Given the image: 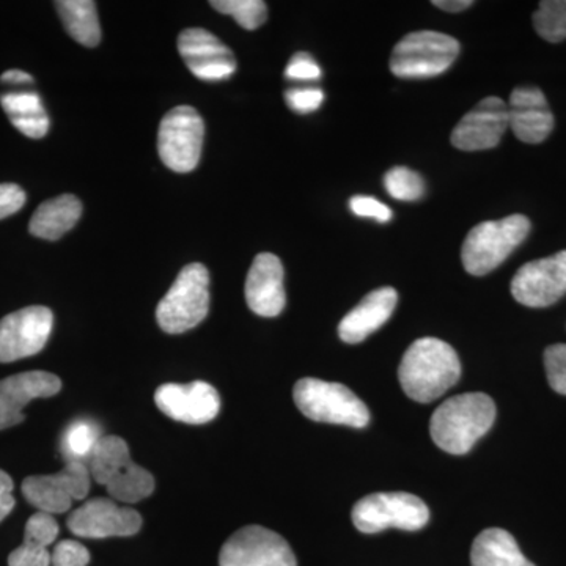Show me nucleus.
Returning a JSON list of instances; mask_svg holds the SVG:
<instances>
[{"label": "nucleus", "instance_id": "bb28decb", "mask_svg": "<svg viewBox=\"0 0 566 566\" xmlns=\"http://www.w3.org/2000/svg\"><path fill=\"white\" fill-rule=\"evenodd\" d=\"M534 28L549 43L566 40V0H545L539 3L534 13Z\"/></svg>", "mask_w": 566, "mask_h": 566}, {"label": "nucleus", "instance_id": "5701e85b", "mask_svg": "<svg viewBox=\"0 0 566 566\" xmlns=\"http://www.w3.org/2000/svg\"><path fill=\"white\" fill-rule=\"evenodd\" d=\"M0 104L11 125L31 139H41L50 132V117L39 93L10 92L0 96Z\"/></svg>", "mask_w": 566, "mask_h": 566}, {"label": "nucleus", "instance_id": "4be33fe9", "mask_svg": "<svg viewBox=\"0 0 566 566\" xmlns=\"http://www.w3.org/2000/svg\"><path fill=\"white\" fill-rule=\"evenodd\" d=\"M81 216V200L71 193H63L36 208L29 223V232L40 240L57 241L76 226Z\"/></svg>", "mask_w": 566, "mask_h": 566}, {"label": "nucleus", "instance_id": "393cba45", "mask_svg": "<svg viewBox=\"0 0 566 566\" xmlns=\"http://www.w3.org/2000/svg\"><path fill=\"white\" fill-rule=\"evenodd\" d=\"M55 9L61 14L63 25L71 39L82 46L93 48L102 41V25H99L96 3L92 0H61L55 2Z\"/></svg>", "mask_w": 566, "mask_h": 566}, {"label": "nucleus", "instance_id": "a211bd4d", "mask_svg": "<svg viewBox=\"0 0 566 566\" xmlns=\"http://www.w3.org/2000/svg\"><path fill=\"white\" fill-rule=\"evenodd\" d=\"M62 381L50 371H25L0 381V431L24 420L25 406L36 398H50L61 392Z\"/></svg>", "mask_w": 566, "mask_h": 566}, {"label": "nucleus", "instance_id": "20e7f679", "mask_svg": "<svg viewBox=\"0 0 566 566\" xmlns=\"http://www.w3.org/2000/svg\"><path fill=\"white\" fill-rule=\"evenodd\" d=\"M210 312V273L202 263L182 268L177 281L156 308L159 327L167 334L193 329Z\"/></svg>", "mask_w": 566, "mask_h": 566}, {"label": "nucleus", "instance_id": "0eeeda50", "mask_svg": "<svg viewBox=\"0 0 566 566\" xmlns=\"http://www.w3.org/2000/svg\"><path fill=\"white\" fill-rule=\"evenodd\" d=\"M460 54V43L453 36L434 31L406 35L394 48L390 70L403 80H427L446 73Z\"/></svg>", "mask_w": 566, "mask_h": 566}, {"label": "nucleus", "instance_id": "412c9836", "mask_svg": "<svg viewBox=\"0 0 566 566\" xmlns=\"http://www.w3.org/2000/svg\"><path fill=\"white\" fill-rule=\"evenodd\" d=\"M398 303L397 290L382 286L368 293L338 324V335L348 345L364 342L368 335L385 326Z\"/></svg>", "mask_w": 566, "mask_h": 566}, {"label": "nucleus", "instance_id": "aec40b11", "mask_svg": "<svg viewBox=\"0 0 566 566\" xmlns=\"http://www.w3.org/2000/svg\"><path fill=\"white\" fill-rule=\"evenodd\" d=\"M245 301L253 314L274 318L286 304L283 266L273 253H260L245 279Z\"/></svg>", "mask_w": 566, "mask_h": 566}, {"label": "nucleus", "instance_id": "58836bf2", "mask_svg": "<svg viewBox=\"0 0 566 566\" xmlns=\"http://www.w3.org/2000/svg\"><path fill=\"white\" fill-rule=\"evenodd\" d=\"M433 6L438 7V9L449 11V13H460V11L474 6V2H472V0H434Z\"/></svg>", "mask_w": 566, "mask_h": 566}, {"label": "nucleus", "instance_id": "6e6552de", "mask_svg": "<svg viewBox=\"0 0 566 566\" xmlns=\"http://www.w3.org/2000/svg\"><path fill=\"white\" fill-rule=\"evenodd\" d=\"M353 523L363 534H378L389 527L415 532L427 526L430 510L422 499L409 493L365 495L354 505Z\"/></svg>", "mask_w": 566, "mask_h": 566}, {"label": "nucleus", "instance_id": "f704fd0d", "mask_svg": "<svg viewBox=\"0 0 566 566\" xmlns=\"http://www.w3.org/2000/svg\"><path fill=\"white\" fill-rule=\"evenodd\" d=\"M285 76L290 81L314 82L322 77V69L311 54L297 52L286 65Z\"/></svg>", "mask_w": 566, "mask_h": 566}, {"label": "nucleus", "instance_id": "c85d7f7f", "mask_svg": "<svg viewBox=\"0 0 566 566\" xmlns=\"http://www.w3.org/2000/svg\"><path fill=\"white\" fill-rule=\"evenodd\" d=\"M386 191L397 200L415 202L422 199L424 181L419 174L408 167H394L385 177Z\"/></svg>", "mask_w": 566, "mask_h": 566}, {"label": "nucleus", "instance_id": "a878e982", "mask_svg": "<svg viewBox=\"0 0 566 566\" xmlns=\"http://www.w3.org/2000/svg\"><path fill=\"white\" fill-rule=\"evenodd\" d=\"M103 438L102 430L98 424L91 420H76L66 428L62 436L61 449L63 457L69 461H82L87 463L88 457L92 455L93 449Z\"/></svg>", "mask_w": 566, "mask_h": 566}, {"label": "nucleus", "instance_id": "1a4fd4ad", "mask_svg": "<svg viewBox=\"0 0 566 566\" xmlns=\"http://www.w3.org/2000/svg\"><path fill=\"white\" fill-rule=\"evenodd\" d=\"M203 134L199 112L191 106L175 107L167 112L159 125V158L174 172H192L202 156Z\"/></svg>", "mask_w": 566, "mask_h": 566}, {"label": "nucleus", "instance_id": "ddd939ff", "mask_svg": "<svg viewBox=\"0 0 566 566\" xmlns=\"http://www.w3.org/2000/svg\"><path fill=\"white\" fill-rule=\"evenodd\" d=\"M512 294L526 307L543 308L556 304L566 294V251L520 268L512 281Z\"/></svg>", "mask_w": 566, "mask_h": 566}, {"label": "nucleus", "instance_id": "c9c22d12", "mask_svg": "<svg viewBox=\"0 0 566 566\" xmlns=\"http://www.w3.org/2000/svg\"><path fill=\"white\" fill-rule=\"evenodd\" d=\"M349 208L359 218H371L378 222H389L392 211L387 205L379 202L374 197L356 196L349 200Z\"/></svg>", "mask_w": 566, "mask_h": 566}, {"label": "nucleus", "instance_id": "4468645a", "mask_svg": "<svg viewBox=\"0 0 566 566\" xmlns=\"http://www.w3.org/2000/svg\"><path fill=\"white\" fill-rule=\"evenodd\" d=\"M142 516L129 506L118 505L114 499L95 497L71 513V534L82 538H109L132 536L142 528Z\"/></svg>", "mask_w": 566, "mask_h": 566}, {"label": "nucleus", "instance_id": "39448f33", "mask_svg": "<svg viewBox=\"0 0 566 566\" xmlns=\"http://www.w3.org/2000/svg\"><path fill=\"white\" fill-rule=\"evenodd\" d=\"M528 232L531 221L523 214L479 223L464 240L461 251L464 270L472 275L490 274L526 240Z\"/></svg>", "mask_w": 566, "mask_h": 566}, {"label": "nucleus", "instance_id": "9d476101", "mask_svg": "<svg viewBox=\"0 0 566 566\" xmlns=\"http://www.w3.org/2000/svg\"><path fill=\"white\" fill-rule=\"evenodd\" d=\"M91 485L87 464L69 461L57 474L28 476L22 482V494L40 512L61 515L69 512L74 501L87 497Z\"/></svg>", "mask_w": 566, "mask_h": 566}, {"label": "nucleus", "instance_id": "f3484780", "mask_svg": "<svg viewBox=\"0 0 566 566\" xmlns=\"http://www.w3.org/2000/svg\"><path fill=\"white\" fill-rule=\"evenodd\" d=\"M509 128V111L504 99L488 96L465 114L452 133L458 150L482 151L497 147Z\"/></svg>", "mask_w": 566, "mask_h": 566}, {"label": "nucleus", "instance_id": "423d86ee", "mask_svg": "<svg viewBox=\"0 0 566 566\" xmlns=\"http://www.w3.org/2000/svg\"><path fill=\"white\" fill-rule=\"evenodd\" d=\"M293 398L297 409L315 422L353 428H364L370 422V412L364 401L338 382L301 379L294 386Z\"/></svg>", "mask_w": 566, "mask_h": 566}, {"label": "nucleus", "instance_id": "f257e3e1", "mask_svg": "<svg viewBox=\"0 0 566 566\" xmlns=\"http://www.w3.org/2000/svg\"><path fill=\"white\" fill-rule=\"evenodd\" d=\"M461 376L460 357L444 340L424 337L409 346L398 368L401 389L411 400L430 403L455 386Z\"/></svg>", "mask_w": 566, "mask_h": 566}, {"label": "nucleus", "instance_id": "2f4dec72", "mask_svg": "<svg viewBox=\"0 0 566 566\" xmlns=\"http://www.w3.org/2000/svg\"><path fill=\"white\" fill-rule=\"evenodd\" d=\"M91 553L74 539H62L51 553V566H87Z\"/></svg>", "mask_w": 566, "mask_h": 566}, {"label": "nucleus", "instance_id": "473e14b6", "mask_svg": "<svg viewBox=\"0 0 566 566\" xmlns=\"http://www.w3.org/2000/svg\"><path fill=\"white\" fill-rule=\"evenodd\" d=\"M285 102L297 114H311L322 107L324 93L316 87L290 88L285 92Z\"/></svg>", "mask_w": 566, "mask_h": 566}, {"label": "nucleus", "instance_id": "72a5a7b5", "mask_svg": "<svg viewBox=\"0 0 566 566\" xmlns=\"http://www.w3.org/2000/svg\"><path fill=\"white\" fill-rule=\"evenodd\" d=\"M9 566H51L50 549L24 539V543L10 554Z\"/></svg>", "mask_w": 566, "mask_h": 566}, {"label": "nucleus", "instance_id": "7ed1b4c3", "mask_svg": "<svg viewBox=\"0 0 566 566\" xmlns=\"http://www.w3.org/2000/svg\"><path fill=\"white\" fill-rule=\"evenodd\" d=\"M85 464L92 479L106 486L115 502L136 504L155 491V476L134 463L129 447L120 436H103Z\"/></svg>", "mask_w": 566, "mask_h": 566}, {"label": "nucleus", "instance_id": "7c9ffc66", "mask_svg": "<svg viewBox=\"0 0 566 566\" xmlns=\"http://www.w3.org/2000/svg\"><path fill=\"white\" fill-rule=\"evenodd\" d=\"M547 381L557 394L566 395V345H551L545 352Z\"/></svg>", "mask_w": 566, "mask_h": 566}, {"label": "nucleus", "instance_id": "6ab92c4d", "mask_svg": "<svg viewBox=\"0 0 566 566\" xmlns=\"http://www.w3.org/2000/svg\"><path fill=\"white\" fill-rule=\"evenodd\" d=\"M509 128L524 144H542L554 129V114L545 93L534 85H523L512 92L509 106Z\"/></svg>", "mask_w": 566, "mask_h": 566}, {"label": "nucleus", "instance_id": "f8f14e48", "mask_svg": "<svg viewBox=\"0 0 566 566\" xmlns=\"http://www.w3.org/2000/svg\"><path fill=\"white\" fill-rule=\"evenodd\" d=\"M221 566H297L292 547L283 536L262 526L234 532L219 554Z\"/></svg>", "mask_w": 566, "mask_h": 566}, {"label": "nucleus", "instance_id": "e433bc0d", "mask_svg": "<svg viewBox=\"0 0 566 566\" xmlns=\"http://www.w3.org/2000/svg\"><path fill=\"white\" fill-rule=\"evenodd\" d=\"M28 200L24 189L14 182H2L0 185V221L10 218L14 212L21 210Z\"/></svg>", "mask_w": 566, "mask_h": 566}, {"label": "nucleus", "instance_id": "ea45409f", "mask_svg": "<svg viewBox=\"0 0 566 566\" xmlns=\"http://www.w3.org/2000/svg\"><path fill=\"white\" fill-rule=\"evenodd\" d=\"M0 81L3 84H32L33 77L22 70H9L0 76Z\"/></svg>", "mask_w": 566, "mask_h": 566}, {"label": "nucleus", "instance_id": "4c0bfd02", "mask_svg": "<svg viewBox=\"0 0 566 566\" xmlns=\"http://www.w3.org/2000/svg\"><path fill=\"white\" fill-rule=\"evenodd\" d=\"M13 488L14 483L11 476L0 469V523L10 515L17 504L13 497Z\"/></svg>", "mask_w": 566, "mask_h": 566}, {"label": "nucleus", "instance_id": "dca6fc26", "mask_svg": "<svg viewBox=\"0 0 566 566\" xmlns=\"http://www.w3.org/2000/svg\"><path fill=\"white\" fill-rule=\"evenodd\" d=\"M155 401L163 415L181 423H208L221 411L218 390L203 381L163 385L156 390Z\"/></svg>", "mask_w": 566, "mask_h": 566}, {"label": "nucleus", "instance_id": "b1692460", "mask_svg": "<svg viewBox=\"0 0 566 566\" xmlns=\"http://www.w3.org/2000/svg\"><path fill=\"white\" fill-rule=\"evenodd\" d=\"M472 566H535L524 557L516 539L504 528H486L471 551Z\"/></svg>", "mask_w": 566, "mask_h": 566}, {"label": "nucleus", "instance_id": "9b49d317", "mask_svg": "<svg viewBox=\"0 0 566 566\" xmlns=\"http://www.w3.org/2000/svg\"><path fill=\"white\" fill-rule=\"evenodd\" d=\"M54 315L43 305H31L0 319V363L35 356L50 340Z\"/></svg>", "mask_w": 566, "mask_h": 566}, {"label": "nucleus", "instance_id": "c756f323", "mask_svg": "<svg viewBox=\"0 0 566 566\" xmlns=\"http://www.w3.org/2000/svg\"><path fill=\"white\" fill-rule=\"evenodd\" d=\"M59 536V524L50 513L36 512L25 524L24 539L50 547Z\"/></svg>", "mask_w": 566, "mask_h": 566}, {"label": "nucleus", "instance_id": "2eb2a0df", "mask_svg": "<svg viewBox=\"0 0 566 566\" xmlns=\"http://www.w3.org/2000/svg\"><path fill=\"white\" fill-rule=\"evenodd\" d=\"M178 52L193 76L202 81H226L237 71L232 50L205 29L182 31L178 36Z\"/></svg>", "mask_w": 566, "mask_h": 566}, {"label": "nucleus", "instance_id": "f03ea898", "mask_svg": "<svg viewBox=\"0 0 566 566\" xmlns=\"http://www.w3.org/2000/svg\"><path fill=\"white\" fill-rule=\"evenodd\" d=\"M495 405L486 394H463L449 398L431 417L434 444L452 455H464L493 427Z\"/></svg>", "mask_w": 566, "mask_h": 566}, {"label": "nucleus", "instance_id": "cd10ccee", "mask_svg": "<svg viewBox=\"0 0 566 566\" xmlns=\"http://www.w3.org/2000/svg\"><path fill=\"white\" fill-rule=\"evenodd\" d=\"M210 6L232 17L245 31H255L266 22L268 9L262 0H214Z\"/></svg>", "mask_w": 566, "mask_h": 566}]
</instances>
